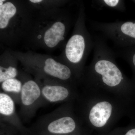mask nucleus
<instances>
[{"instance_id": "nucleus-2", "label": "nucleus", "mask_w": 135, "mask_h": 135, "mask_svg": "<svg viewBox=\"0 0 135 135\" xmlns=\"http://www.w3.org/2000/svg\"><path fill=\"white\" fill-rule=\"evenodd\" d=\"M12 53L36 77L65 82L72 77L73 71L68 66L50 56L31 52Z\"/></svg>"}, {"instance_id": "nucleus-13", "label": "nucleus", "mask_w": 135, "mask_h": 135, "mask_svg": "<svg viewBox=\"0 0 135 135\" xmlns=\"http://www.w3.org/2000/svg\"><path fill=\"white\" fill-rule=\"evenodd\" d=\"M125 135H135V128L129 131Z\"/></svg>"}, {"instance_id": "nucleus-4", "label": "nucleus", "mask_w": 135, "mask_h": 135, "mask_svg": "<svg viewBox=\"0 0 135 135\" xmlns=\"http://www.w3.org/2000/svg\"><path fill=\"white\" fill-rule=\"evenodd\" d=\"M17 2L0 1L1 38L10 41L17 36V31L24 30L28 33L32 22L27 20V13Z\"/></svg>"}, {"instance_id": "nucleus-3", "label": "nucleus", "mask_w": 135, "mask_h": 135, "mask_svg": "<svg viewBox=\"0 0 135 135\" xmlns=\"http://www.w3.org/2000/svg\"><path fill=\"white\" fill-rule=\"evenodd\" d=\"M58 15L50 18V21L42 20L41 23H32L30 30L33 29L38 42L49 49H53L64 44L72 23L71 17L67 11H62Z\"/></svg>"}, {"instance_id": "nucleus-1", "label": "nucleus", "mask_w": 135, "mask_h": 135, "mask_svg": "<svg viewBox=\"0 0 135 135\" xmlns=\"http://www.w3.org/2000/svg\"><path fill=\"white\" fill-rule=\"evenodd\" d=\"M85 7L82 3L72 35L65 44L61 60L77 75L81 71L84 63L94 47V37L87 29Z\"/></svg>"}, {"instance_id": "nucleus-6", "label": "nucleus", "mask_w": 135, "mask_h": 135, "mask_svg": "<svg viewBox=\"0 0 135 135\" xmlns=\"http://www.w3.org/2000/svg\"><path fill=\"white\" fill-rule=\"evenodd\" d=\"M23 85L20 94V113L26 119L34 115L38 107L43 104L41 88L35 80L21 76Z\"/></svg>"}, {"instance_id": "nucleus-5", "label": "nucleus", "mask_w": 135, "mask_h": 135, "mask_svg": "<svg viewBox=\"0 0 135 135\" xmlns=\"http://www.w3.org/2000/svg\"><path fill=\"white\" fill-rule=\"evenodd\" d=\"M62 109L58 108L36 122L35 127L43 135H62L75 130L76 123L70 116L63 115Z\"/></svg>"}, {"instance_id": "nucleus-7", "label": "nucleus", "mask_w": 135, "mask_h": 135, "mask_svg": "<svg viewBox=\"0 0 135 135\" xmlns=\"http://www.w3.org/2000/svg\"><path fill=\"white\" fill-rule=\"evenodd\" d=\"M41 88L44 102L57 103L64 101L70 95L69 90L63 81L45 78L36 77Z\"/></svg>"}, {"instance_id": "nucleus-10", "label": "nucleus", "mask_w": 135, "mask_h": 135, "mask_svg": "<svg viewBox=\"0 0 135 135\" xmlns=\"http://www.w3.org/2000/svg\"><path fill=\"white\" fill-rule=\"evenodd\" d=\"M12 55L7 56V59L2 58L1 59L0 64V83L5 80L17 78L19 75V71L17 67V59L14 58V56ZM16 57V56H15Z\"/></svg>"}, {"instance_id": "nucleus-12", "label": "nucleus", "mask_w": 135, "mask_h": 135, "mask_svg": "<svg viewBox=\"0 0 135 135\" xmlns=\"http://www.w3.org/2000/svg\"><path fill=\"white\" fill-rule=\"evenodd\" d=\"M99 8H107L123 12L125 10L124 1L122 0H99L92 1Z\"/></svg>"}, {"instance_id": "nucleus-8", "label": "nucleus", "mask_w": 135, "mask_h": 135, "mask_svg": "<svg viewBox=\"0 0 135 135\" xmlns=\"http://www.w3.org/2000/svg\"><path fill=\"white\" fill-rule=\"evenodd\" d=\"M15 102L12 98L3 92L0 93L1 122L12 126L17 130L23 132L25 128L23 126L16 112Z\"/></svg>"}, {"instance_id": "nucleus-11", "label": "nucleus", "mask_w": 135, "mask_h": 135, "mask_svg": "<svg viewBox=\"0 0 135 135\" xmlns=\"http://www.w3.org/2000/svg\"><path fill=\"white\" fill-rule=\"evenodd\" d=\"M23 82L21 79L11 78L1 83V87L4 93L11 97L15 103H20V94Z\"/></svg>"}, {"instance_id": "nucleus-9", "label": "nucleus", "mask_w": 135, "mask_h": 135, "mask_svg": "<svg viewBox=\"0 0 135 135\" xmlns=\"http://www.w3.org/2000/svg\"><path fill=\"white\" fill-rule=\"evenodd\" d=\"M112 107L109 102L103 101L96 104L90 110L89 119L95 127H101L105 125L110 117Z\"/></svg>"}]
</instances>
